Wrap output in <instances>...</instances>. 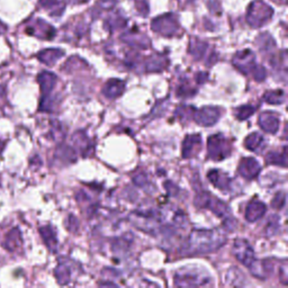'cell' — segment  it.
<instances>
[{
  "label": "cell",
  "instance_id": "ffe728a7",
  "mask_svg": "<svg viewBox=\"0 0 288 288\" xmlns=\"http://www.w3.org/2000/svg\"><path fill=\"white\" fill-rule=\"evenodd\" d=\"M37 81L39 84V87H41L42 96H48L51 95L55 85H57L58 77L52 72L43 71L38 74Z\"/></svg>",
  "mask_w": 288,
  "mask_h": 288
},
{
  "label": "cell",
  "instance_id": "7a4b0ae2",
  "mask_svg": "<svg viewBox=\"0 0 288 288\" xmlns=\"http://www.w3.org/2000/svg\"><path fill=\"white\" fill-rule=\"evenodd\" d=\"M211 284V278L206 272L193 268L181 269L175 276V285L179 287H198Z\"/></svg>",
  "mask_w": 288,
  "mask_h": 288
},
{
  "label": "cell",
  "instance_id": "e0dca14e",
  "mask_svg": "<svg viewBox=\"0 0 288 288\" xmlns=\"http://www.w3.org/2000/svg\"><path fill=\"white\" fill-rule=\"evenodd\" d=\"M125 87L126 85L123 80L112 79L105 84L103 88V95L108 99H116L124 94Z\"/></svg>",
  "mask_w": 288,
  "mask_h": 288
},
{
  "label": "cell",
  "instance_id": "74e56055",
  "mask_svg": "<svg viewBox=\"0 0 288 288\" xmlns=\"http://www.w3.org/2000/svg\"><path fill=\"white\" fill-rule=\"evenodd\" d=\"M251 75L254 77L255 80L260 83V81H264V80L266 79L267 71H266V69L262 67V65H256L255 69L252 70Z\"/></svg>",
  "mask_w": 288,
  "mask_h": 288
},
{
  "label": "cell",
  "instance_id": "1f68e13d",
  "mask_svg": "<svg viewBox=\"0 0 288 288\" xmlns=\"http://www.w3.org/2000/svg\"><path fill=\"white\" fill-rule=\"evenodd\" d=\"M257 44L258 47H259L260 51L262 52H269L271 51L272 49H275L276 47V43L274 41V38H272L269 34L264 33L258 36L257 38Z\"/></svg>",
  "mask_w": 288,
  "mask_h": 288
},
{
  "label": "cell",
  "instance_id": "f1b7e54d",
  "mask_svg": "<svg viewBox=\"0 0 288 288\" xmlns=\"http://www.w3.org/2000/svg\"><path fill=\"white\" fill-rule=\"evenodd\" d=\"M128 25V19L123 17L122 15L114 14L112 16H109L105 22V27L108 29L109 32H115L117 29L124 28Z\"/></svg>",
  "mask_w": 288,
  "mask_h": 288
},
{
  "label": "cell",
  "instance_id": "4fadbf2b",
  "mask_svg": "<svg viewBox=\"0 0 288 288\" xmlns=\"http://www.w3.org/2000/svg\"><path fill=\"white\" fill-rule=\"evenodd\" d=\"M200 149H201L200 134L187 135L183 142V149H181L183 158L185 159L193 158V156H195L197 153L199 152Z\"/></svg>",
  "mask_w": 288,
  "mask_h": 288
},
{
  "label": "cell",
  "instance_id": "60d3db41",
  "mask_svg": "<svg viewBox=\"0 0 288 288\" xmlns=\"http://www.w3.org/2000/svg\"><path fill=\"white\" fill-rule=\"evenodd\" d=\"M133 181H134L135 186L142 187V188H144V187L149 184V180L148 178H146L145 174H138L133 178Z\"/></svg>",
  "mask_w": 288,
  "mask_h": 288
},
{
  "label": "cell",
  "instance_id": "5bb4252c",
  "mask_svg": "<svg viewBox=\"0 0 288 288\" xmlns=\"http://www.w3.org/2000/svg\"><path fill=\"white\" fill-rule=\"evenodd\" d=\"M169 64V60L162 54H154L144 59L143 70L146 72H160Z\"/></svg>",
  "mask_w": 288,
  "mask_h": 288
},
{
  "label": "cell",
  "instance_id": "b9f144b4",
  "mask_svg": "<svg viewBox=\"0 0 288 288\" xmlns=\"http://www.w3.org/2000/svg\"><path fill=\"white\" fill-rule=\"evenodd\" d=\"M78 226H79V222L77 220V217L70 215L67 221V229L71 232H75L78 230Z\"/></svg>",
  "mask_w": 288,
  "mask_h": 288
},
{
  "label": "cell",
  "instance_id": "7c38bea8",
  "mask_svg": "<svg viewBox=\"0 0 288 288\" xmlns=\"http://www.w3.org/2000/svg\"><path fill=\"white\" fill-rule=\"evenodd\" d=\"M237 170H239V174L243 177L244 179L252 180L259 176L261 171V166L254 158H243L240 161Z\"/></svg>",
  "mask_w": 288,
  "mask_h": 288
},
{
  "label": "cell",
  "instance_id": "bcb514c9",
  "mask_svg": "<svg viewBox=\"0 0 288 288\" xmlns=\"http://www.w3.org/2000/svg\"><path fill=\"white\" fill-rule=\"evenodd\" d=\"M4 146H5V144H4V142L2 140H0V152H2V151L4 150Z\"/></svg>",
  "mask_w": 288,
  "mask_h": 288
},
{
  "label": "cell",
  "instance_id": "f546056e",
  "mask_svg": "<svg viewBox=\"0 0 288 288\" xmlns=\"http://www.w3.org/2000/svg\"><path fill=\"white\" fill-rule=\"evenodd\" d=\"M266 161L269 164L280 166L282 168H286L287 166V148L284 146L281 152H269L266 155Z\"/></svg>",
  "mask_w": 288,
  "mask_h": 288
},
{
  "label": "cell",
  "instance_id": "f6af8a7d",
  "mask_svg": "<svg viewBox=\"0 0 288 288\" xmlns=\"http://www.w3.org/2000/svg\"><path fill=\"white\" fill-rule=\"evenodd\" d=\"M73 4H84V3H87L88 0H71Z\"/></svg>",
  "mask_w": 288,
  "mask_h": 288
},
{
  "label": "cell",
  "instance_id": "f35d334b",
  "mask_svg": "<svg viewBox=\"0 0 288 288\" xmlns=\"http://www.w3.org/2000/svg\"><path fill=\"white\" fill-rule=\"evenodd\" d=\"M135 7L138 9V12L143 15V16H146L149 14V5L146 3V0H134Z\"/></svg>",
  "mask_w": 288,
  "mask_h": 288
},
{
  "label": "cell",
  "instance_id": "ee69618b",
  "mask_svg": "<svg viewBox=\"0 0 288 288\" xmlns=\"http://www.w3.org/2000/svg\"><path fill=\"white\" fill-rule=\"evenodd\" d=\"M6 29H7V27L5 26L3 23H0V34H4L5 32H6Z\"/></svg>",
  "mask_w": 288,
  "mask_h": 288
},
{
  "label": "cell",
  "instance_id": "603a6c76",
  "mask_svg": "<svg viewBox=\"0 0 288 288\" xmlns=\"http://www.w3.org/2000/svg\"><path fill=\"white\" fill-rule=\"evenodd\" d=\"M39 233H41L42 239L44 241V243L47 244L50 250L52 252H55L58 249V239L57 234H55V231L53 230L52 226L47 225L43 226L39 229Z\"/></svg>",
  "mask_w": 288,
  "mask_h": 288
},
{
  "label": "cell",
  "instance_id": "5b68a950",
  "mask_svg": "<svg viewBox=\"0 0 288 288\" xmlns=\"http://www.w3.org/2000/svg\"><path fill=\"white\" fill-rule=\"evenodd\" d=\"M194 203L197 207H199V209H207L212 211L219 217H225V219L229 217V206H227L224 201L217 198V197H214L213 195L210 194L209 191H199L195 197Z\"/></svg>",
  "mask_w": 288,
  "mask_h": 288
},
{
  "label": "cell",
  "instance_id": "8992f818",
  "mask_svg": "<svg viewBox=\"0 0 288 288\" xmlns=\"http://www.w3.org/2000/svg\"><path fill=\"white\" fill-rule=\"evenodd\" d=\"M151 27H152L153 32L162 35L164 37L176 36V35H179L181 31L180 25L173 14H166L156 17L152 21Z\"/></svg>",
  "mask_w": 288,
  "mask_h": 288
},
{
  "label": "cell",
  "instance_id": "4316f807",
  "mask_svg": "<svg viewBox=\"0 0 288 288\" xmlns=\"http://www.w3.org/2000/svg\"><path fill=\"white\" fill-rule=\"evenodd\" d=\"M244 146L248 150L254 151V152H260V150L264 149L265 146L264 136L259 133L250 134L244 140Z\"/></svg>",
  "mask_w": 288,
  "mask_h": 288
},
{
  "label": "cell",
  "instance_id": "7bdbcfd3",
  "mask_svg": "<svg viewBox=\"0 0 288 288\" xmlns=\"http://www.w3.org/2000/svg\"><path fill=\"white\" fill-rule=\"evenodd\" d=\"M207 79H209V73H206V72H199L196 75V80L198 84L206 83Z\"/></svg>",
  "mask_w": 288,
  "mask_h": 288
},
{
  "label": "cell",
  "instance_id": "836d02e7",
  "mask_svg": "<svg viewBox=\"0 0 288 288\" xmlns=\"http://www.w3.org/2000/svg\"><path fill=\"white\" fill-rule=\"evenodd\" d=\"M195 109L193 107H189V106H180L176 109V117H178L180 120H188L190 118H193Z\"/></svg>",
  "mask_w": 288,
  "mask_h": 288
},
{
  "label": "cell",
  "instance_id": "52a82bcc",
  "mask_svg": "<svg viewBox=\"0 0 288 288\" xmlns=\"http://www.w3.org/2000/svg\"><path fill=\"white\" fill-rule=\"evenodd\" d=\"M221 109L219 107H213V106H209V107H203L198 110H195L193 115V119L200 126H213L216 124L217 120L221 117Z\"/></svg>",
  "mask_w": 288,
  "mask_h": 288
},
{
  "label": "cell",
  "instance_id": "4dcf8cb0",
  "mask_svg": "<svg viewBox=\"0 0 288 288\" xmlns=\"http://www.w3.org/2000/svg\"><path fill=\"white\" fill-rule=\"evenodd\" d=\"M264 100L270 105H281L285 103L286 94L282 90H269L264 95Z\"/></svg>",
  "mask_w": 288,
  "mask_h": 288
},
{
  "label": "cell",
  "instance_id": "83f0119b",
  "mask_svg": "<svg viewBox=\"0 0 288 288\" xmlns=\"http://www.w3.org/2000/svg\"><path fill=\"white\" fill-rule=\"evenodd\" d=\"M39 6L47 9L51 16H60L64 11V4L60 0H39Z\"/></svg>",
  "mask_w": 288,
  "mask_h": 288
},
{
  "label": "cell",
  "instance_id": "3957f363",
  "mask_svg": "<svg viewBox=\"0 0 288 288\" xmlns=\"http://www.w3.org/2000/svg\"><path fill=\"white\" fill-rule=\"evenodd\" d=\"M274 11L270 6H268L261 0H256L251 3L248 8L246 22L254 28H259L270 21Z\"/></svg>",
  "mask_w": 288,
  "mask_h": 288
},
{
  "label": "cell",
  "instance_id": "2e32d148",
  "mask_svg": "<svg viewBox=\"0 0 288 288\" xmlns=\"http://www.w3.org/2000/svg\"><path fill=\"white\" fill-rule=\"evenodd\" d=\"M72 142L75 150H78L80 154L83 156H89L90 154L93 153L94 151V145L90 142V140L87 135H86L85 132H79L74 133V135L72 136Z\"/></svg>",
  "mask_w": 288,
  "mask_h": 288
},
{
  "label": "cell",
  "instance_id": "44dd1931",
  "mask_svg": "<svg viewBox=\"0 0 288 288\" xmlns=\"http://www.w3.org/2000/svg\"><path fill=\"white\" fill-rule=\"evenodd\" d=\"M64 55V51L60 49H47L37 54V59L44 64L53 65Z\"/></svg>",
  "mask_w": 288,
  "mask_h": 288
},
{
  "label": "cell",
  "instance_id": "d6a6232c",
  "mask_svg": "<svg viewBox=\"0 0 288 288\" xmlns=\"http://www.w3.org/2000/svg\"><path fill=\"white\" fill-rule=\"evenodd\" d=\"M255 112H256V108L252 105H243V106H240V107H237L234 110V115L236 116L237 119L244 120V119L249 118L252 114H255Z\"/></svg>",
  "mask_w": 288,
  "mask_h": 288
},
{
  "label": "cell",
  "instance_id": "cb8c5ba5",
  "mask_svg": "<svg viewBox=\"0 0 288 288\" xmlns=\"http://www.w3.org/2000/svg\"><path fill=\"white\" fill-rule=\"evenodd\" d=\"M71 270L72 268L70 267L67 262L63 261L60 262L58 267L55 268L54 275L60 285H67L71 281V274H72Z\"/></svg>",
  "mask_w": 288,
  "mask_h": 288
},
{
  "label": "cell",
  "instance_id": "277c9868",
  "mask_svg": "<svg viewBox=\"0 0 288 288\" xmlns=\"http://www.w3.org/2000/svg\"><path fill=\"white\" fill-rule=\"evenodd\" d=\"M232 152V143L223 134H214L207 140V158L221 161L227 158Z\"/></svg>",
  "mask_w": 288,
  "mask_h": 288
},
{
  "label": "cell",
  "instance_id": "9a60e30c",
  "mask_svg": "<svg viewBox=\"0 0 288 288\" xmlns=\"http://www.w3.org/2000/svg\"><path fill=\"white\" fill-rule=\"evenodd\" d=\"M259 126L262 131L269 134H276L279 129V118L278 116L271 112H264L259 116Z\"/></svg>",
  "mask_w": 288,
  "mask_h": 288
},
{
  "label": "cell",
  "instance_id": "d590c367",
  "mask_svg": "<svg viewBox=\"0 0 288 288\" xmlns=\"http://www.w3.org/2000/svg\"><path fill=\"white\" fill-rule=\"evenodd\" d=\"M266 230L268 235H274L277 233L278 230H279V219H278L277 215H272L269 222H268Z\"/></svg>",
  "mask_w": 288,
  "mask_h": 288
},
{
  "label": "cell",
  "instance_id": "c3c4849f",
  "mask_svg": "<svg viewBox=\"0 0 288 288\" xmlns=\"http://www.w3.org/2000/svg\"><path fill=\"white\" fill-rule=\"evenodd\" d=\"M187 2H189V3H191V2H194V0H187Z\"/></svg>",
  "mask_w": 288,
  "mask_h": 288
},
{
  "label": "cell",
  "instance_id": "ba28073f",
  "mask_svg": "<svg viewBox=\"0 0 288 288\" xmlns=\"http://www.w3.org/2000/svg\"><path fill=\"white\" fill-rule=\"evenodd\" d=\"M232 62H233L235 69L239 70L241 73L246 75L251 74L252 70H254L257 65L255 54L254 52L250 51V50H243V51L237 52L233 57Z\"/></svg>",
  "mask_w": 288,
  "mask_h": 288
},
{
  "label": "cell",
  "instance_id": "8d00e7d4",
  "mask_svg": "<svg viewBox=\"0 0 288 288\" xmlns=\"http://www.w3.org/2000/svg\"><path fill=\"white\" fill-rule=\"evenodd\" d=\"M286 205V194L279 191V193L276 194L275 198L271 201V206L274 207L275 210H281L282 207Z\"/></svg>",
  "mask_w": 288,
  "mask_h": 288
},
{
  "label": "cell",
  "instance_id": "484cf974",
  "mask_svg": "<svg viewBox=\"0 0 288 288\" xmlns=\"http://www.w3.org/2000/svg\"><path fill=\"white\" fill-rule=\"evenodd\" d=\"M207 49H209V44L206 42H203L197 38H191L188 52L190 53V55H193L196 60H201L206 55Z\"/></svg>",
  "mask_w": 288,
  "mask_h": 288
},
{
  "label": "cell",
  "instance_id": "d6986e66",
  "mask_svg": "<svg viewBox=\"0 0 288 288\" xmlns=\"http://www.w3.org/2000/svg\"><path fill=\"white\" fill-rule=\"evenodd\" d=\"M207 177L212 184H213L216 188H219L222 191H227L231 189L232 179L229 178L226 174L222 173L221 170H211Z\"/></svg>",
  "mask_w": 288,
  "mask_h": 288
},
{
  "label": "cell",
  "instance_id": "ac0fdd59",
  "mask_svg": "<svg viewBox=\"0 0 288 288\" xmlns=\"http://www.w3.org/2000/svg\"><path fill=\"white\" fill-rule=\"evenodd\" d=\"M266 212H267L266 205L260 200L254 199L252 201H250L249 205L246 206L244 216H245L246 221L257 222L266 214Z\"/></svg>",
  "mask_w": 288,
  "mask_h": 288
},
{
  "label": "cell",
  "instance_id": "7dc6e473",
  "mask_svg": "<svg viewBox=\"0 0 288 288\" xmlns=\"http://www.w3.org/2000/svg\"><path fill=\"white\" fill-rule=\"evenodd\" d=\"M3 94H4V89H3L2 86H0V95H3Z\"/></svg>",
  "mask_w": 288,
  "mask_h": 288
},
{
  "label": "cell",
  "instance_id": "9c48e42d",
  "mask_svg": "<svg viewBox=\"0 0 288 288\" xmlns=\"http://www.w3.org/2000/svg\"><path fill=\"white\" fill-rule=\"evenodd\" d=\"M233 255L241 264L249 268L256 260L254 249L248 243V241L243 239H237L233 244Z\"/></svg>",
  "mask_w": 288,
  "mask_h": 288
},
{
  "label": "cell",
  "instance_id": "681fc988",
  "mask_svg": "<svg viewBox=\"0 0 288 288\" xmlns=\"http://www.w3.org/2000/svg\"><path fill=\"white\" fill-rule=\"evenodd\" d=\"M282 2H284V3H285V0H282Z\"/></svg>",
  "mask_w": 288,
  "mask_h": 288
},
{
  "label": "cell",
  "instance_id": "6da1fadb",
  "mask_svg": "<svg viewBox=\"0 0 288 288\" xmlns=\"http://www.w3.org/2000/svg\"><path fill=\"white\" fill-rule=\"evenodd\" d=\"M226 242V236L220 230H194L183 246L185 256L205 255L219 250Z\"/></svg>",
  "mask_w": 288,
  "mask_h": 288
},
{
  "label": "cell",
  "instance_id": "30bf717a",
  "mask_svg": "<svg viewBox=\"0 0 288 288\" xmlns=\"http://www.w3.org/2000/svg\"><path fill=\"white\" fill-rule=\"evenodd\" d=\"M26 33L29 35H34L38 38L43 39H52L55 35V29L51 25L42 19H36L26 28Z\"/></svg>",
  "mask_w": 288,
  "mask_h": 288
},
{
  "label": "cell",
  "instance_id": "d4e9b609",
  "mask_svg": "<svg viewBox=\"0 0 288 288\" xmlns=\"http://www.w3.org/2000/svg\"><path fill=\"white\" fill-rule=\"evenodd\" d=\"M55 158L60 162L71 163L77 160V154H75V150L71 146L62 144L59 146L57 152H55Z\"/></svg>",
  "mask_w": 288,
  "mask_h": 288
},
{
  "label": "cell",
  "instance_id": "ab89813d",
  "mask_svg": "<svg viewBox=\"0 0 288 288\" xmlns=\"http://www.w3.org/2000/svg\"><path fill=\"white\" fill-rule=\"evenodd\" d=\"M116 0H99L97 4V7L100 11H108V9H112L115 6Z\"/></svg>",
  "mask_w": 288,
  "mask_h": 288
},
{
  "label": "cell",
  "instance_id": "8fae6325",
  "mask_svg": "<svg viewBox=\"0 0 288 288\" xmlns=\"http://www.w3.org/2000/svg\"><path fill=\"white\" fill-rule=\"evenodd\" d=\"M120 39H122L124 43L130 45V47L135 49H141V50L149 49L151 45L149 37L135 28L132 29V31L123 34L122 36H120Z\"/></svg>",
  "mask_w": 288,
  "mask_h": 288
},
{
  "label": "cell",
  "instance_id": "7402d4cb",
  "mask_svg": "<svg viewBox=\"0 0 288 288\" xmlns=\"http://www.w3.org/2000/svg\"><path fill=\"white\" fill-rule=\"evenodd\" d=\"M23 245V239L21 231L18 229H13L9 233L6 235V240L4 242L5 249L14 252L17 251L19 248Z\"/></svg>",
  "mask_w": 288,
  "mask_h": 288
},
{
  "label": "cell",
  "instance_id": "e575fe53",
  "mask_svg": "<svg viewBox=\"0 0 288 288\" xmlns=\"http://www.w3.org/2000/svg\"><path fill=\"white\" fill-rule=\"evenodd\" d=\"M196 94V90L194 88H191L188 84L183 83L181 84L178 89H177V96L178 97H191V96H194Z\"/></svg>",
  "mask_w": 288,
  "mask_h": 288
}]
</instances>
